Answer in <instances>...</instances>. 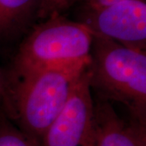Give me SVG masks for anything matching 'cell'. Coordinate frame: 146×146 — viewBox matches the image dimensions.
Returning <instances> with one entry per match:
<instances>
[{"mask_svg":"<svg viewBox=\"0 0 146 146\" xmlns=\"http://www.w3.org/2000/svg\"><path fill=\"white\" fill-rule=\"evenodd\" d=\"M89 84L99 99L124 105L131 119L146 125V54L94 34Z\"/></svg>","mask_w":146,"mask_h":146,"instance_id":"1","label":"cell"},{"mask_svg":"<svg viewBox=\"0 0 146 146\" xmlns=\"http://www.w3.org/2000/svg\"><path fill=\"white\" fill-rule=\"evenodd\" d=\"M89 63L45 68L16 79L11 98L18 127L41 145Z\"/></svg>","mask_w":146,"mask_h":146,"instance_id":"2","label":"cell"},{"mask_svg":"<svg viewBox=\"0 0 146 146\" xmlns=\"http://www.w3.org/2000/svg\"><path fill=\"white\" fill-rule=\"evenodd\" d=\"M94 33L83 22L61 15L47 18L21 43L14 61L15 79L45 68L90 61Z\"/></svg>","mask_w":146,"mask_h":146,"instance_id":"3","label":"cell"},{"mask_svg":"<svg viewBox=\"0 0 146 146\" xmlns=\"http://www.w3.org/2000/svg\"><path fill=\"white\" fill-rule=\"evenodd\" d=\"M91 89L88 67L47 129L42 146H94V100Z\"/></svg>","mask_w":146,"mask_h":146,"instance_id":"4","label":"cell"},{"mask_svg":"<svg viewBox=\"0 0 146 146\" xmlns=\"http://www.w3.org/2000/svg\"><path fill=\"white\" fill-rule=\"evenodd\" d=\"M83 23L94 34L145 51V0H127L89 11Z\"/></svg>","mask_w":146,"mask_h":146,"instance_id":"5","label":"cell"},{"mask_svg":"<svg viewBox=\"0 0 146 146\" xmlns=\"http://www.w3.org/2000/svg\"><path fill=\"white\" fill-rule=\"evenodd\" d=\"M117 114L110 102L94 101V146H146V127Z\"/></svg>","mask_w":146,"mask_h":146,"instance_id":"6","label":"cell"},{"mask_svg":"<svg viewBox=\"0 0 146 146\" xmlns=\"http://www.w3.org/2000/svg\"><path fill=\"white\" fill-rule=\"evenodd\" d=\"M40 0H0V41L19 33L39 7Z\"/></svg>","mask_w":146,"mask_h":146,"instance_id":"7","label":"cell"},{"mask_svg":"<svg viewBox=\"0 0 146 146\" xmlns=\"http://www.w3.org/2000/svg\"><path fill=\"white\" fill-rule=\"evenodd\" d=\"M0 146H42L18 127L0 117Z\"/></svg>","mask_w":146,"mask_h":146,"instance_id":"8","label":"cell"},{"mask_svg":"<svg viewBox=\"0 0 146 146\" xmlns=\"http://www.w3.org/2000/svg\"><path fill=\"white\" fill-rule=\"evenodd\" d=\"M76 0H40L38 16L43 18L61 15L63 11L69 8Z\"/></svg>","mask_w":146,"mask_h":146,"instance_id":"9","label":"cell"},{"mask_svg":"<svg viewBox=\"0 0 146 146\" xmlns=\"http://www.w3.org/2000/svg\"><path fill=\"white\" fill-rule=\"evenodd\" d=\"M127 1V0H85L84 1V6L87 11H94L102 8L107 6L112 5L117 3Z\"/></svg>","mask_w":146,"mask_h":146,"instance_id":"10","label":"cell"},{"mask_svg":"<svg viewBox=\"0 0 146 146\" xmlns=\"http://www.w3.org/2000/svg\"><path fill=\"white\" fill-rule=\"evenodd\" d=\"M5 97V84L3 78L2 77V75L0 73V98Z\"/></svg>","mask_w":146,"mask_h":146,"instance_id":"11","label":"cell"}]
</instances>
